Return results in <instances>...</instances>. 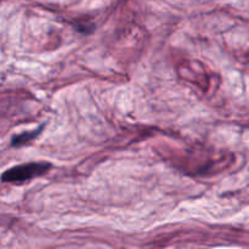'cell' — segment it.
I'll return each mask as SVG.
<instances>
[{
    "label": "cell",
    "mask_w": 249,
    "mask_h": 249,
    "mask_svg": "<svg viewBox=\"0 0 249 249\" xmlns=\"http://www.w3.org/2000/svg\"><path fill=\"white\" fill-rule=\"evenodd\" d=\"M51 168H53V164L49 162H32L16 165V167L5 170L0 177V180L7 184H22L34 178L43 177Z\"/></svg>",
    "instance_id": "obj_1"
},
{
    "label": "cell",
    "mask_w": 249,
    "mask_h": 249,
    "mask_svg": "<svg viewBox=\"0 0 249 249\" xmlns=\"http://www.w3.org/2000/svg\"><path fill=\"white\" fill-rule=\"evenodd\" d=\"M45 124H41L38 129L36 130H32V131H26V133H22L18 134V135H15L14 138L11 139V146L12 147H21V146L27 145V143L31 142L32 140L36 138L39 134L41 133V130L44 129Z\"/></svg>",
    "instance_id": "obj_2"
}]
</instances>
